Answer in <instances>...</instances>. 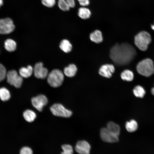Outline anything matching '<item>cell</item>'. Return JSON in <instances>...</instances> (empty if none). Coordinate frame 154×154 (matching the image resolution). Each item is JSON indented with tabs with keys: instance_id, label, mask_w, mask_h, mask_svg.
<instances>
[{
	"instance_id": "cell-15",
	"label": "cell",
	"mask_w": 154,
	"mask_h": 154,
	"mask_svg": "<svg viewBox=\"0 0 154 154\" xmlns=\"http://www.w3.org/2000/svg\"><path fill=\"white\" fill-rule=\"evenodd\" d=\"M33 69L30 65L27 67H23L19 70V75L23 78H27L30 77L32 74Z\"/></svg>"
},
{
	"instance_id": "cell-12",
	"label": "cell",
	"mask_w": 154,
	"mask_h": 154,
	"mask_svg": "<svg viewBox=\"0 0 154 154\" xmlns=\"http://www.w3.org/2000/svg\"><path fill=\"white\" fill-rule=\"evenodd\" d=\"M115 70V68L113 64H106L100 67L99 73L101 76L109 78L112 76Z\"/></svg>"
},
{
	"instance_id": "cell-2",
	"label": "cell",
	"mask_w": 154,
	"mask_h": 154,
	"mask_svg": "<svg viewBox=\"0 0 154 154\" xmlns=\"http://www.w3.org/2000/svg\"><path fill=\"white\" fill-rule=\"evenodd\" d=\"M136 68L139 73L146 77H149L154 73L153 63L149 58L144 59L139 62Z\"/></svg>"
},
{
	"instance_id": "cell-7",
	"label": "cell",
	"mask_w": 154,
	"mask_h": 154,
	"mask_svg": "<svg viewBox=\"0 0 154 154\" xmlns=\"http://www.w3.org/2000/svg\"><path fill=\"white\" fill-rule=\"evenodd\" d=\"M15 26L13 20L10 18L0 19V34H7L13 31Z\"/></svg>"
},
{
	"instance_id": "cell-29",
	"label": "cell",
	"mask_w": 154,
	"mask_h": 154,
	"mask_svg": "<svg viewBox=\"0 0 154 154\" xmlns=\"http://www.w3.org/2000/svg\"><path fill=\"white\" fill-rule=\"evenodd\" d=\"M20 154H33V151L30 147L25 146L21 148L20 150Z\"/></svg>"
},
{
	"instance_id": "cell-10",
	"label": "cell",
	"mask_w": 154,
	"mask_h": 154,
	"mask_svg": "<svg viewBox=\"0 0 154 154\" xmlns=\"http://www.w3.org/2000/svg\"><path fill=\"white\" fill-rule=\"evenodd\" d=\"M33 71L35 76L38 78H45L48 74V70L43 67V64L40 62L35 64Z\"/></svg>"
},
{
	"instance_id": "cell-32",
	"label": "cell",
	"mask_w": 154,
	"mask_h": 154,
	"mask_svg": "<svg viewBox=\"0 0 154 154\" xmlns=\"http://www.w3.org/2000/svg\"><path fill=\"white\" fill-rule=\"evenodd\" d=\"M151 94L154 96V87L151 89Z\"/></svg>"
},
{
	"instance_id": "cell-8",
	"label": "cell",
	"mask_w": 154,
	"mask_h": 154,
	"mask_svg": "<svg viewBox=\"0 0 154 154\" xmlns=\"http://www.w3.org/2000/svg\"><path fill=\"white\" fill-rule=\"evenodd\" d=\"M31 102L33 106L37 110L41 112L48 103V100L45 96L40 94L33 98Z\"/></svg>"
},
{
	"instance_id": "cell-18",
	"label": "cell",
	"mask_w": 154,
	"mask_h": 154,
	"mask_svg": "<svg viewBox=\"0 0 154 154\" xmlns=\"http://www.w3.org/2000/svg\"><path fill=\"white\" fill-rule=\"evenodd\" d=\"M110 131L114 134L119 136L120 128L119 125L112 121H110L107 124L106 127Z\"/></svg>"
},
{
	"instance_id": "cell-27",
	"label": "cell",
	"mask_w": 154,
	"mask_h": 154,
	"mask_svg": "<svg viewBox=\"0 0 154 154\" xmlns=\"http://www.w3.org/2000/svg\"><path fill=\"white\" fill-rule=\"evenodd\" d=\"M6 70L5 67L0 64V82L4 80L6 77Z\"/></svg>"
},
{
	"instance_id": "cell-22",
	"label": "cell",
	"mask_w": 154,
	"mask_h": 154,
	"mask_svg": "<svg viewBox=\"0 0 154 154\" xmlns=\"http://www.w3.org/2000/svg\"><path fill=\"white\" fill-rule=\"evenodd\" d=\"M121 77L123 80L131 81L134 78L133 72L131 71L126 70L123 71L121 74Z\"/></svg>"
},
{
	"instance_id": "cell-31",
	"label": "cell",
	"mask_w": 154,
	"mask_h": 154,
	"mask_svg": "<svg viewBox=\"0 0 154 154\" xmlns=\"http://www.w3.org/2000/svg\"><path fill=\"white\" fill-rule=\"evenodd\" d=\"M70 8H74L75 5L74 0H65Z\"/></svg>"
},
{
	"instance_id": "cell-26",
	"label": "cell",
	"mask_w": 154,
	"mask_h": 154,
	"mask_svg": "<svg viewBox=\"0 0 154 154\" xmlns=\"http://www.w3.org/2000/svg\"><path fill=\"white\" fill-rule=\"evenodd\" d=\"M58 5L59 8L63 11H68L70 9L65 0H58Z\"/></svg>"
},
{
	"instance_id": "cell-20",
	"label": "cell",
	"mask_w": 154,
	"mask_h": 154,
	"mask_svg": "<svg viewBox=\"0 0 154 154\" xmlns=\"http://www.w3.org/2000/svg\"><path fill=\"white\" fill-rule=\"evenodd\" d=\"M127 130L129 132L135 131L138 128V124L136 121L132 119L126 122L125 125Z\"/></svg>"
},
{
	"instance_id": "cell-4",
	"label": "cell",
	"mask_w": 154,
	"mask_h": 154,
	"mask_svg": "<svg viewBox=\"0 0 154 154\" xmlns=\"http://www.w3.org/2000/svg\"><path fill=\"white\" fill-rule=\"evenodd\" d=\"M64 80V75L60 70L55 69L52 70L48 74L47 81L51 87L57 88L61 86Z\"/></svg>"
},
{
	"instance_id": "cell-3",
	"label": "cell",
	"mask_w": 154,
	"mask_h": 154,
	"mask_svg": "<svg viewBox=\"0 0 154 154\" xmlns=\"http://www.w3.org/2000/svg\"><path fill=\"white\" fill-rule=\"evenodd\" d=\"M151 41V38L150 34L145 31L139 33L134 38L135 44L140 50L143 51L147 49L148 45Z\"/></svg>"
},
{
	"instance_id": "cell-21",
	"label": "cell",
	"mask_w": 154,
	"mask_h": 154,
	"mask_svg": "<svg viewBox=\"0 0 154 154\" xmlns=\"http://www.w3.org/2000/svg\"><path fill=\"white\" fill-rule=\"evenodd\" d=\"M59 46L64 52L68 53L72 50V46L70 42L66 39H64L60 42Z\"/></svg>"
},
{
	"instance_id": "cell-17",
	"label": "cell",
	"mask_w": 154,
	"mask_h": 154,
	"mask_svg": "<svg viewBox=\"0 0 154 154\" xmlns=\"http://www.w3.org/2000/svg\"><path fill=\"white\" fill-rule=\"evenodd\" d=\"M23 117L26 121L29 122L33 121L36 119L37 115L35 112L31 110H27L23 113Z\"/></svg>"
},
{
	"instance_id": "cell-9",
	"label": "cell",
	"mask_w": 154,
	"mask_h": 154,
	"mask_svg": "<svg viewBox=\"0 0 154 154\" xmlns=\"http://www.w3.org/2000/svg\"><path fill=\"white\" fill-rule=\"evenodd\" d=\"M100 137L104 141L110 143H115L118 141V136L110 131L106 128L104 127L100 131Z\"/></svg>"
},
{
	"instance_id": "cell-14",
	"label": "cell",
	"mask_w": 154,
	"mask_h": 154,
	"mask_svg": "<svg viewBox=\"0 0 154 154\" xmlns=\"http://www.w3.org/2000/svg\"><path fill=\"white\" fill-rule=\"evenodd\" d=\"M77 71V68L76 65L73 64H69L68 66L65 67L64 70V74L69 77L74 76Z\"/></svg>"
},
{
	"instance_id": "cell-33",
	"label": "cell",
	"mask_w": 154,
	"mask_h": 154,
	"mask_svg": "<svg viewBox=\"0 0 154 154\" xmlns=\"http://www.w3.org/2000/svg\"><path fill=\"white\" fill-rule=\"evenodd\" d=\"M3 0H0V7L3 5Z\"/></svg>"
},
{
	"instance_id": "cell-11",
	"label": "cell",
	"mask_w": 154,
	"mask_h": 154,
	"mask_svg": "<svg viewBox=\"0 0 154 154\" xmlns=\"http://www.w3.org/2000/svg\"><path fill=\"white\" fill-rule=\"evenodd\" d=\"M90 148V144L85 140L78 141L75 146L76 151L79 154H89Z\"/></svg>"
},
{
	"instance_id": "cell-5",
	"label": "cell",
	"mask_w": 154,
	"mask_h": 154,
	"mask_svg": "<svg viewBox=\"0 0 154 154\" xmlns=\"http://www.w3.org/2000/svg\"><path fill=\"white\" fill-rule=\"evenodd\" d=\"M52 114L54 116L64 117H69L72 115V112L67 109L62 104L55 103L50 108Z\"/></svg>"
},
{
	"instance_id": "cell-24",
	"label": "cell",
	"mask_w": 154,
	"mask_h": 154,
	"mask_svg": "<svg viewBox=\"0 0 154 154\" xmlns=\"http://www.w3.org/2000/svg\"><path fill=\"white\" fill-rule=\"evenodd\" d=\"M11 97L10 93L8 90L5 88H0V98L3 101L8 100Z\"/></svg>"
},
{
	"instance_id": "cell-23",
	"label": "cell",
	"mask_w": 154,
	"mask_h": 154,
	"mask_svg": "<svg viewBox=\"0 0 154 154\" xmlns=\"http://www.w3.org/2000/svg\"><path fill=\"white\" fill-rule=\"evenodd\" d=\"M134 95L138 98H143L145 94V91L141 86L137 85L135 86L133 90Z\"/></svg>"
},
{
	"instance_id": "cell-1",
	"label": "cell",
	"mask_w": 154,
	"mask_h": 154,
	"mask_svg": "<svg viewBox=\"0 0 154 154\" xmlns=\"http://www.w3.org/2000/svg\"><path fill=\"white\" fill-rule=\"evenodd\" d=\"M136 55V52L132 45L127 43L116 44L111 48L110 57L117 65L123 66L129 64Z\"/></svg>"
},
{
	"instance_id": "cell-13",
	"label": "cell",
	"mask_w": 154,
	"mask_h": 154,
	"mask_svg": "<svg viewBox=\"0 0 154 154\" xmlns=\"http://www.w3.org/2000/svg\"><path fill=\"white\" fill-rule=\"evenodd\" d=\"M90 37L92 41L97 43H100L103 41L102 32L99 30H96L90 33Z\"/></svg>"
},
{
	"instance_id": "cell-19",
	"label": "cell",
	"mask_w": 154,
	"mask_h": 154,
	"mask_svg": "<svg viewBox=\"0 0 154 154\" xmlns=\"http://www.w3.org/2000/svg\"><path fill=\"white\" fill-rule=\"evenodd\" d=\"M16 43L12 39H7L5 42V48L8 51L11 52L15 51L16 48Z\"/></svg>"
},
{
	"instance_id": "cell-16",
	"label": "cell",
	"mask_w": 154,
	"mask_h": 154,
	"mask_svg": "<svg viewBox=\"0 0 154 154\" xmlns=\"http://www.w3.org/2000/svg\"><path fill=\"white\" fill-rule=\"evenodd\" d=\"M78 14L80 18L86 19L90 17L91 13L89 9L85 7H82L78 9Z\"/></svg>"
},
{
	"instance_id": "cell-30",
	"label": "cell",
	"mask_w": 154,
	"mask_h": 154,
	"mask_svg": "<svg viewBox=\"0 0 154 154\" xmlns=\"http://www.w3.org/2000/svg\"><path fill=\"white\" fill-rule=\"evenodd\" d=\"M79 4L82 7L88 6L90 4V0H77Z\"/></svg>"
},
{
	"instance_id": "cell-34",
	"label": "cell",
	"mask_w": 154,
	"mask_h": 154,
	"mask_svg": "<svg viewBox=\"0 0 154 154\" xmlns=\"http://www.w3.org/2000/svg\"><path fill=\"white\" fill-rule=\"evenodd\" d=\"M151 27L152 29L154 30V24L151 25Z\"/></svg>"
},
{
	"instance_id": "cell-6",
	"label": "cell",
	"mask_w": 154,
	"mask_h": 154,
	"mask_svg": "<svg viewBox=\"0 0 154 154\" xmlns=\"http://www.w3.org/2000/svg\"><path fill=\"white\" fill-rule=\"evenodd\" d=\"M6 77L7 82L16 88L20 87L23 82V78L14 70L8 71Z\"/></svg>"
},
{
	"instance_id": "cell-28",
	"label": "cell",
	"mask_w": 154,
	"mask_h": 154,
	"mask_svg": "<svg viewBox=\"0 0 154 154\" xmlns=\"http://www.w3.org/2000/svg\"><path fill=\"white\" fill-rule=\"evenodd\" d=\"M42 4L46 7H52L55 5V0H41Z\"/></svg>"
},
{
	"instance_id": "cell-25",
	"label": "cell",
	"mask_w": 154,
	"mask_h": 154,
	"mask_svg": "<svg viewBox=\"0 0 154 154\" xmlns=\"http://www.w3.org/2000/svg\"><path fill=\"white\" fill-rule=\"evenodd\" d=\"M63 151L60 154H73V150L72 147L70 145L65 144L61 146Z\"/></svg>"
}]
</instances>
